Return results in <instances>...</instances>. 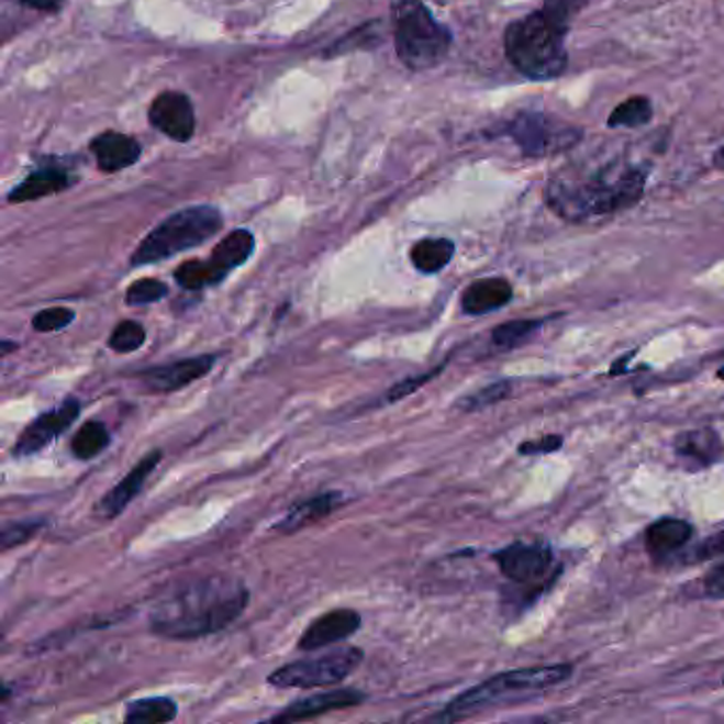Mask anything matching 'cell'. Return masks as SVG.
I'll return each mask as SVG.
<instances>
[{
  "label": "cell",
  "instance_id": "cell-1",
  "mask_svg": "<svg viewBox=\"0 0 724 724\" xmlns=\"http://www.w3.org/2000/svg\"><path fill=\"white\" fill-rule=\"evenodd\" d=\"M249 589L234 576L213 573L161 599L152 610L149 630L164 639L193 642L227 630L243 616Z\"/></svg>",
  "mask_w": 724,
  "mask_h": 724
},
{
  "label": "cell",
  "instance_id": "cell-2",
  "mask_svg": "<svg viewBox=\"0 0 724 724\" xmlns=\"http://www.w3.org/2000/svg\"><path fill=\"white\" fill-rule=\"evenodd\" d=\"M646 181L648 168L616 159L593 170L559 172L544 189V200L561 220L584 223L635 207L644 198Z\"/></svg>",
  "mask_w": 724,
  "mask_h": 724
},
{
  "label": "cell",
  "instance_id": "cell-3",
  "mask_svg": "<svg viewBox=\"0 0 724 724\" xmlns=\"http://www.w3.org/2000/svg\"><path fill=\"white\" fill-rule=\"evenodd\" d=\"M573 667L567 662L559 665H542V667H525V669H514V671H504L498 673L482 684L468 689L466 693L455 697L434 721L441 723H455L464 721L468 716H474L478 712L504 705V703H514L523 701L532 694L544 693L567 678H571Z\"/></svg>",
  "mask_w": 724,
  "mask_h": 724
},
{
  "label": "cell",
  "instance_id": "cell-4",
  "mask_svg": "<svg viewBox=\"0 0 724 724\" xmlns=\"http://www.w3.org/2000/svg\"><path fill=\"white\" fill-rule=\"evenodd\" d=\"M566 36L567 32L555 26L539 9L508 24L505 58L534 81L557 79L567 66Z\"/></svg>",
  "mask_w": 724,
  "mask_h": 724
},
{
  "label": "cell",
  "instance_id": "cell-5",
  "mask_svg": "<svg viewBox=\"0 0 724 724\" xmlns=\"http://www.w3.org/2000/svg\"><path fill=\"white\" fill-rule=\"evenodd\" d=\"M223 225V218L215 207L198 204L183 209L154 227L143 243L132 253L130 264L136 266H149L158 264L168 257H175L179 253L193 249L202 245L204 241L213 238Z\"/></svg>",
  "mask_w": 724,
  "mask_h": 724
},
{
  "label": "cell",
  "instance_id": "cell-6",
  "mask_svg": "<svg viewBox=\"0 0 724 724\" xmlns=\"http://www.w3.org/2000/svg\"><path fill=\"white\" fill-rule=\"evenodd\" d=\"M396 52L412 70H430L448 56L453 36L421 0H396Z\"/></svg>",
  "mask_w": 724,
  "mask_h": 724
},
{
  "label": "cell",
  "instance_id": "cell-7",
  "mask_svg": "<svg viewBox=\"0 0 724 724\" xmlns=\"http://www.w3.org/2000/svg\"><path fill=\"white\" fill-rule=\"evenodd\" d=\"M502 134L510 136L514 145L527 158H546L567 152L582 141V130L571 126L566 120L539 113L521 111L502 127Z\"/></svg>",
  "mask_w": 724,
  "mask_h": 724
},
{
  "label": "cell",
  "instance_id": "cell-8",
  "mask_svg": "<svg viewBox=\"0 0 724 724\" xmlns=\"http://www.w3.org/2000/svg\"><path fill=\"white\" fill-rule=\"evenodd\" d=\"M364 650L357 646H341L313 659L287 662L268 676L275 689H323L336 687L361 665Z\"/></svg>",
  "mask_w": 724,
  "mask_h": 724
},
{
  "label": "cell",
  "instance_id": "cell-9",
  "mask_svg": "<svg viewBox=\"0 0 724 724\" xmlns=\"http://www.w3.org/2000/svg\"><path fill=\"white\" fill-rule=\"evenodd\" d=\"M495 564L504 571L505 578L519 584H534L544 580L550 569L555 555L546 544H523L514 542L493 555Z\"/></svg>",
  "mask_w": 724,
  "mask_h": 724
},
{
  "label": "cell",
  "instance_id": "cell-10",
  "mask_svg": "<svg viewBox=\"0 0 724 724\" xmlns=\"http://www.w3.org/2000/svg\"><path fill=\"white\" fill-rule=\"evenodd\" d=\"M79 412H81V404L75 398H66L63 404H58L56 409L43 412L22 432V436L13 446V455L22 459V457H31V455L41 453L47 444H52L58 436H63L64 432L75 423Z\"/></svg>",
  "mask_w": 724,
  "mask_h": 724
},
{
  "label": "cell",
  "instance_id": "cell-11",
  "mask_svg": "<svg viewBox=\"0 0 724 724\" xmlns=\"http://www.w3.org/2000/svg\"><path fill=\"white\" fill-rule=\"evenodd\" d=\"M218 361L215 353L196 355L188 359H179L164 366H152L147 370H141L136 378L141 380L143 389L152 393H175L196 382L198 378L207 377Z\"/></svg>",
  "mask_w": 724,
  "mask_h": 724
},
{
  "label": "cell",
  "instance_id": "cell-12",
  "mask_svg": "<svg viewBox=\"0 0 724 724\" xmlns=\"http://www.w3.org/2000/svg\"><path fill=\"white\" fill-rule=\"evenodd\" d=\"M161 461V450H149L130 472L113 487L109 489L94 505V514L102 521H111L115 516H120L127 504L143 491V484L147 482V478L154 474Z\"/></svg>",
  "mask_w": 724,
  "mask_h": 724
},
{
  "label": "cell",
  "instance_id": "cell-13",
  "mask_svg": "<svg viewBox=\"0 0 724 724\" xmlns=\"http://www.w3.org/2000/svg\"><path fill=\"white\" fill-rule=\"evenodd\" d=\"M361 627L359 612L350 608H336L315 619L298 639V650L315 653L321 648L334 646L348 639L353 633Z\"/></svg>",
  "mask_w": 724,
  "mask_h": 724
},
{
  "label": "cell",
  "instance_id": "cell-14",
  "mask_svg": "<svg viewBox=\"0 0 724 724\" xmlns=\"http://www.w3.org/2000/svg\"><path fill=\"white\" fill-rule=\"evenodd\" d=\"M368 697L355 689H341V691H327V693L311 694L304 699H298L283 708V712L270 716V723H302L311 721L316 716L338 712V710H350L366 701Z\"/></svg>",
  "mask_w": 724,
  "mask_h": 724
},
{
  "label": "cell",
  "instance_id": "cell-15",
  "mask_svg": "<svg viewBox=\"0 0 724 724\" xmlns=\"http://www.w3.org/2000/svg\"><path fill=\"white\" fill-rule=\"evenodd\" d=\"M152 126L172 141L186 143L193 136L196 115L188 96L179 92H164L149 107Z\"/></svg>",
  "mask_w": 724,
  "mask_h": 724
},
{
  "label": "cell",
  "instance_id": "cell-16",
  "mask_svg": "<svg viewBox=\"0 0 724 724\" xmlns=\"http://www.w3.org/2000/svg\"><path fill=\"white\" fill-rule=\"evenodd\" d=\"M676 455L687 468L701 470L719 464L724 455V442L714 430H693L680 434L673 442Z\"/></svg>",
  "mask_w": 724,
  "mask_h": 724
},
{
  "label": "cell",
  "instance_id": "cell-17",
  "mask_svg": "<svg viewBox=\"0 0 724 724\" xmlns=\"http://www.w3.org/2000/svg\"><path fill=\"white\" fill-rule=\"evenodd\" d=\"M92 154L98 161V168L104 172H118L127 166L136 164L141 158V143L122 132H102L98 134L92 145Z\"/></svg>",
  "mask_w": 724,
  "mask_h": 724
},
{
  "label": "cell",
  "instance_id": "cell-18",
  "mask_svg": "<svg viewBox=\"0 0 724 724\" xmlns=\"http://www.w3.org/2000/svg\"><path fill=\"white\" fill-rule=\"evenodd\" d=\"M345 495L341 491H325L313 495L304 502H298L291 505V510L285 514L283 519L272 527L277 534H296L309 525H313L316 521L330 516L334 510H338L343 505Z\"/></svg>",
  "mask_w": 724,
  "mask_h": 724
},
{
  "label": "cell",
  "instance_id": "cell-19",
  "mask_svg": "<svg viewBox=\"0 0 724 724\" xmlns=\"http://www.w3.org/2000/svg\"><path fill=\"white\" fill-rule=\"evenodd\" d=\"M693 534V525L682 519H661L646 532V550L655 561H662L682 550Z\"/></svg>",
  "mask_w": 724,
  "mask_h": 724
},
{
  "label": "cell",
  "instance_id": "cell-20",
  "mask_svg": "<svg viewBox=\"0 0 724 724\" xmlns=\"http://www.w3.org/2000/svg\"><path fill=\"white\" fill-rule=\"evenodd\" d=\"M512 300V285L505 279H480L474 281L461 296V309L466 315H489L500 311Z\"/></svg>",
  "mask_w": 724,
  "mask_h": 724
},
{
  "label": "cell",
  "instance_id": "cell-21",
  "mask_svg": "<svg viewBox=\"0 0 724 724\" xmlns=\"http://www.w3.org/2000/svg\"><path fill=\"white\" fill-rule=\"evenodd\" d=\"M253 252H255V238L249 230L230 232L209 257V264L215 270L220 283L232 270L243 266L252 257Z\"/></svg>",
  "mask_w": 724,
  "mask_h": 724
},
{
  "label": "cell",
  "instance_id": "cell-22",
  "mask_svg": "<svg viewBox=\"0 0 724 724\" xmlns=\"http://www.w3.org/2000/svg\"><path fill=\"white\" fill-rule=\"evenodd\" d=\"M73 183V179L66 175L63 168H38L31 172L18 188L11 189L9 193V202H31V200H38L43 196L49 193H58L63 189L68 188Z\"/></svg>",
  "mask_w": 724,
  "mask_h": 724
},
{
  "label": "cell",
  "instance_id": "cell-23",
  "mask_svg": "<svg viewBox=\"0 0 724 724\" xmlns=\"http://www.w3.org/2000/svg\"><path fill=\"white\" fill-rule=\"evenodd\" d=\"M455 255V245L448 238H423L410 249L412 266L423 275H436Z\"/></svg>",
  "mask_w": 724,
  "mask_h": 724
},
{
  "label": "cell",
  "instance_id": "cell-24",
  "mask_svg": "<svg viewBox=\"0 0 724 724\" xmlns=\"http://www.w3.org/2000/svg\"><path fill=\"white\" fill-rule=\"evenodd\" d=\"M179 714L177 703L168 697H147L136 699L126 705L124 721L134 724H164L175 721Z\"/></svg>",
  "mask_w": 724,
  "mask_h": 724
},
{
  "label": "cell",
  "instance_id": "cell-25",
  "mask_svg": "<svg viewBox=\"0 0 724 724\" xmlns=\"http://www.w3.org/2000/svg\"><path fill=\"white\" fill-rule=\"evenodd\" d=\"M111 444V434L102 421H88L77 430V434L70 441V453L81 459H94L102 450H107Z\"/></svg>",
  "mask_w": 724,
  "mask_h": 724
},
{
  "label": "cell",
  "instance_id": "cell-26",
  "mask_svg": "<svg viewBox=\"0 0 724 724\" xmlns=\"http://www.w3.org/2000/svg\"><path fill=\"white\" fill-rule=\"evenodd\" d=\"M546 321L539 319H519V321H508L493 330L491 341L493 345L502 350H512V348L523 347L530 343L537 332L544 327Z\"/></svg>",
  "mask_w": 724,
  "mask_h": 724
},
{
  "label": "cell",
  "instance_id": "cell-27",
  "mask_svg": "<svg viewBox=\"0 0 724 724\" xmlns=\"http://www.w3.org/2000/svg\"><path fill=\"white\" fill-rule=\"evenodd\" d=\"M653 102L646 96H633L623 100L608 118L610 127H637L646 126L653 120Z\"/></svg>",
  "mask_w": 724,
  "mask_h": 724
},
{
  "label": "cell",
  "instance_id": "cell-28",
  "mask_svg": "<svg viewBox=\"0 0 724 724\" xmlns=\"http://www.w3.org/2000/svg\"><path fill=\"white\" fill-rule=\"evenodd\" d=\"M175 281L179 283V287L188 289V291H200L204 287H211V285L220 283L215 270L211 268L209 259L202 261V259H189V261H183L177 270H175Z\"/></svg>",
  "mask_w": 724,
  "mask_h": 724
},
{
  "label": "cell",
  "instance_id": "cell-29",
  "mask_svg": "<svg viewBox=\"0 0 724 724\" xmlns=\"http://www.w3.org/2000/svg\"><path fill=\"white\" fill-rule=\"evenodd\" d=\"M145 341H147V332H145L143 323L127 319V321H122L120 325H115V330L111 332L109 347L113 348L115 353L127 355V353H134V350L143 347Z\"/></svg>",
  "mask_w": 724,
  "mask_h": 724
},
{
  "label": "cell",
  "instance_id": "cell-30",
  "mask_svg": "<svg viewBox=\"0 0 724 724\" xmlns=\"http://www.w3.org/2000/svg\"><path fill=\"white\" fill-rule=\"evenodd\" d=\"M510 393H512V385H510L508 380H500V382L487 385V387L474 391L472 396L459 400V409L466 410V412L489 409V406H493V404L504 402Z\"/></svg>",
  "mask_w": 724,
  "mask_h": 724
},
{
  "label": "cell",
  "instance_id": "cell-31",
  "mask_svg": "<svg viewBox=\"0 0 724 724\" xmlns=\"http://www.w3.org/2000/svg\"><path fill=\"white\" fill-rule=\"evenodd\" d=\"M45 525H47L45 519H29V521L4 523V527L0 532L2 550H11L15 546H22V544L31 542L32 537L36 536Z\"/></svg>",
  "mask_w": 724,
  "mask_h": 724
},
{
  "label": "cell",
  "instance_id": "cell-32",
  "mask_svg": "<svg viewBox=\"0 0 724 724\" xmlns=\"http://www.w3.org/2000/svg\"><path fill=\"white\" fill-rule=\"evenodd\" d=\"M589 4V0H544L542 13L561 31H569L578 13Z\"/></svg>",
  "mask_w": 724,
  "mask_h": 724
},
{
  "label": "cell",
  "instance_id": "cell-33",
  "mask_svg": "<svg viewBox=\"0 0 724 724\" xmlns=\"http://www.w3.org/2000/svg\"><path fill=\"white\" fill-rule=\"evenodd\" d=\"M168 296V285L161 283L158 279H138L127 287L126 304L127 307H145L154 304Z\"/></svg>",
  "mask_w": 724,
  "mask_h": 724
},
{
  "label": "cell",
  "instance_id": "cell-34",
  "mask_svg": "<svg viewBox=\"0 0 724 724\" xmlns=\"http://www.w3.org/2000/svg\"><path fill=\"white\" fill-rule=\"evenodd\" d=\"M73 321H75V311L73 309L54 307V309L38 311L36 315L32 316V327L41 334H54V332H60L64 327H68Z\"/></svg>",
  "mask_w": 724,
  "mask_h": 724
},
{
  "label": "cell",
  "instance_id": "cell-35",
  "mask_svg": "<svg viewBox=\"0 0 724 724\" xmlns=\"http://www.w3.org/2000/svg\"><path fill=\"white\" fill-rule=\"evenodd\" d=\"M442 370H444V364H442V366H436L432 372H423V375H419V377L404 378V380L396 382V385L385 393L382 402H385V404H396V402L409 398L414 391H419L425 382H430L432 378L438 377Z\"/></svg>",
  "mask_w": 724,
  "mask_h": 724
},
{
  "label": "cell",
  "instance_id": "cell-36",
  "mask_svg": "<svg viewBox=\"0 0 724 724\" xmlns=\"http://www.w3.org/2000/svg\"><path fill=\"white\" fill-rule=\"evenodd\" d=\"M721 555H724V530L708 537L699 546H694L693 550L684 557V564H699V561H708V559H714Z\"/></svg>",
  "mask_w": 724,
  "mask_h": 724
},
{
  "label": "cell",
  "instance_id": "cell-37",
  "mask_svg": "<svg viewBox=\"0 0 724 724\" xmlns=\"http://www.w3.org/2000/svg\"><path fill=\"white\" fill-rule=\"evenodd\" d=\"M561 436H544L542 441L525 442L519 446L521 455H544V453H553L557 448H561Z\"/></svg>",
  "mask_w": 724,
  "mask_h": 724
},
{
  "label": "cell",
  "instance_id": "cell-38",
  "mask_svg": "<svg viewBox=\"0 0 724 724\" xmlns=\"http://www.w3.org/2000/svg\"><path fill=\"white\" fill-rule=\"evenodd\" d=\"M703 593L710 599H724V564L705 578Z\"/></svg>",
  "mask_w": 724,
  "mask_h": 724
},
{
  "label": "cell",
  "instance_id": "cell-39",
  "mask_svg": "<svg viewBox=\"0 0 724 724\" xmlns=\"http://www.w3.org/2000/svg\"><path fill=\"white\" fill-rule=\"evenodd\" d=\"M22 4H26V7H34V9H43V11H49V9H54L60 0H20Z\"/></svg>",
  "mask_w": 724,
  "mask_h": 724
},
{
  "label": "cell",
  "instance_id": "cell-40",
  "mask_svg": "<svg viewBox=\"0 0 724 724\" xmlns=\"http://www.w3.org/2000/svg\"><path fill=\"white\" fill-rule=\"evenodd\" d=\"M712 164H714V168H716V170H723L724 172V145L721 147V149H716V154H714Z\"/></svg>",
  "mask_w": 724,
  "mask_h": 724
},
{
  "label": "cell",
  "instance_id": "cell-41",
  "mask_svg": "<svg viewBox=\"0 0 724 724\" xmlns=\"http://www.w3.org/2000/svg\"><path fill=\"white\" fill-rule=\"evenodd\" d=\"M11 348H15V345H11L9 341H4V343H2V355H9Z\"/></svg>",
  "mask_w": 724,
  "mask_h": 724
},
{
  "label": "cell",
  "instance_id": "cell-42",
  "mask_svg": "<svg viewBox=\"0 0 724 724\" xmlns=\"http://www.w3.org/2000/svg\"><path fill=\"white\" fill-rule=\"evenodd\" d=\"M9 694H11V689L9 687H2V701H7Z\"/></svg>",
  "mask_w": 724,
  "mask_h": 724
},
{
  "label": "cell",
  "instance_id": "cell-43",
  "mask_svg": "<svg viewBox=\"0 0 724 724\" xmlns=\"http://www.w3.org/2000/svg\"><path fill=\"white\" fill-rule=\"evenodd\" d=\"M719 378H723V380H724V368H723V370H721V372H719Z\"/></svg>",
  "mask_w": 724,
  "mask_h": 724
}]
</instances>
